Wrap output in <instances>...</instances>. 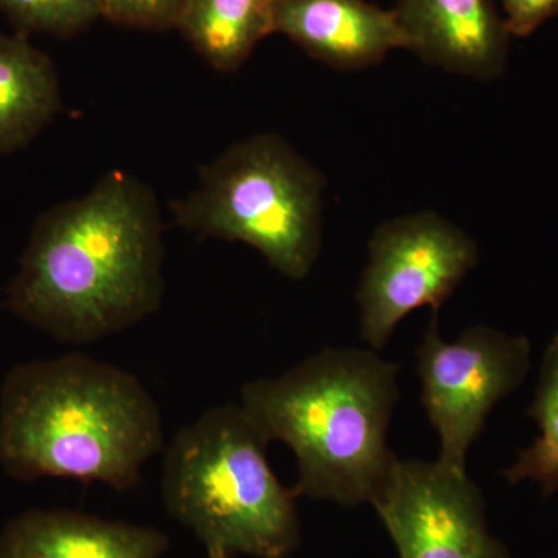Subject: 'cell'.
Here are the masks:
<instances>
[{
  "instance_id": "1",
  "label": "cell",
  "mask_w": 558,
  "mask_h": 558,
  "mask_svg": "<svg viewBox=\"0 0 558 558\" xmlns=\"http://www.w3.org/2000/svg\"><path fill=\"white\" fill-rule=\"evenodd\" d=\"M163 258L156 194L130 172L109 171L39 216L7 304L57 340L90 343L160 310Z\"/></svg>"
},
{
  "instance_id": "2",
  "label": "cell",
  "mask_w": 558,
  "mask_h": 558,
  "mask_svg": "<svg viewBox=\"0 0 558 558\" xmlns=\"http://www.w3.org/2000/svg\"><path fill=\"white\" fill-rule=\"evenodd\" d=\"M163 449L156 400L130 371L84 354L22 363L0 389V465L17 480L128 490Z\"/></svg>"
},
{
  "instance_id": "3",
  "label": "cell",
  "mask_w": 558,
  "mask_h": 558,
  "mask_svg": "<svg viewBox=\"0 0 558 558\" xmlns=\"http://www.w3.org/2000/svg\"><path fill=\"white\" fill-rule=\"evenodd\" d=\"M399 373L373 349L325 348L281 376L245 384L240 405L264 438L295 454L296 497L373 506L399 461L387 440Z\"/></svg>"
},
{
  "instance_id": "4",
  "label": "cell",
  "mask_w": 558,
  "mask_h": 558,
  "mask_svg": "<svg viewBox=\"0 0 558 558\" xmlns=\"http://www.w3.org/2000/svg\"><path fill=\"white\" fill-rule=\"evenodd\" d=\"M269 440L241 405L213 407L165 454L161 497L207 558H288L300 548L296 495L267 459Z\"/></svg>"
},
{
  "instance_id": "5",
  "label": "cell",
  "mask_w": 558,
  "mask_h": 558,
  "mask_svg": "<svg viewBox=\"0 0 558 558\" xmlns=\"http://www.w3.org/2000/svg\"><path fill=\"white\" fill-rule=\"evenodd\" d=\"M325 178L284 138L241 140L202 168L199 185L172 204L175 226L242 242L282 277L314 269L323 241Z\"/></svg>"
},
{
  "instance_id": "6",
  "label": "cell",
  "mask_w": 558,
  "mask_h": 558,
  "mask_svg": "<svg viewBox=\"0 0 558 558\" xmlns=\"http://www.w3.org/2000/svg\"><path fill=\"white\" fill-rule=\"evenodd\" d=\"M416 355L421 403L439 435L436 461L454 472H468L470 447L492 411L526 380L531 341L483 325L446 341L438 312H432Z\"/></svg>"
},
{
  "instance_id": "7",
  "label": "cell",
  "mask_w": 558,
  "mask_h": 558,
  "mask_svg": "<svg viewBox=\"0 0 558 558\" xmlns=\"http://www.w3.org/2000/svg\"><path fill=\"white\" fill-rule=\"evenodd\" d=\"M368 250L355 299L360 339L377 352L411 312H439L480 259L476 242L435 211L387 220Z\"/></svg>"
},
{
  "instance_id": "8",
  "label": "cell",
  "mask_w": 558,
  "mask_h": 558,
  "mask_svg": "<svg viewBox=\"0 0 558 558\" xmlns=\"http://www.w3.org/2000/svg\"><path fill=\"white\" fill-rule=\"evenodd\" d=\"M399 558H513L488 527L486 501L468 472L399 459L373 502Z\"/></svg>"
},
{
  "instance_id": "9",
  "label": "cell",
  "mask_w": 558,
  "mask_h": 558,
  "mask_svg": "<svg viewBox=\"0 0 558 558\" xmlns=\"http://www.w3.org/2000/svg\"><path fill=\"white\" fill-rule=\"evenodd\" d=\"M392 10L407 50L429 64L480 81L505 73L509 32L494 0H398Z\"/></svg>"
},
{
  "instance_id": "10",
  "label": "cell",
  "mask_w": 558,
  "mask_h": 558,
  "mask_svg": "<svg viewBox=\"0 0 558 558\" xmlns=\"http://www.w3.org/2000/svg\"><path fill=\"white\" fill-rule=\"evenodd\" d=\"M277 33L341 70L371 68L392 50L409 49L395 10L368 0H281Z\"/></svg>"
},
{
  "instance_id": "11",
  "label": "cell",
  "mask_w": 558,
  "mask_h": 558,
  "mask_svg": "<svg viewBox=\"0 0 558 558\" xmlns=\"http://www.w3.org/2000/svg\"><path fill=\"white\" fill-rule=\"evenodd\" d=\"M168 548L159 529L75 510H31L0 532V558H161Z\"/></svg>"
},
{
  "instance_id": "12",
  "label": "cell",
  "mask_w": 558,
  "mask_h": 558,
  "mask_svg": "<svg viewBox=\"0 0 558 558\" xmlns=\"http://www.w3.org/2000/svg\"><path fill=\"white\" fill-rule=\"evenodd\" d=\"M61 109L60 76L49 54L0 32V156L31 145Z\"/></svg>"
},
{
  "instance_id": "13",
  "label": "cell",
  "mask_w": 558,
  "mask_h": 558,
  "mask_svg": "<svg viewBox=\"0 0 558 558\" xmlns=\"http://www.w3.org/2000/svg\"><path fill=\"white\" fill-rule=\"evenodd\" d=\"M279 2L189 0L175 28L213 69L236 72L260 40L277 33Z\"/></svg>"
},
{
  "instance_id": "14",
  "label": "cell",
  "mask_w": 558,
  "mask_h": 558,
  "mask_svg": "<svg viewBox=\"0 0 558 558\" xmlns=\"http://www.w3.org/2000/svg\"><path fill=\"white\" fill-rule=\"evenodd\" d=\"M526 414L537 425L538 436L501 475L509 486L534 483L543 497H553L558 492V332L543 354L538 385Z\"/></svg>"
},
{
  "instance_id": "15",
  "label": "cell",
  "mask_w": 558,
  "mask_h": 558,
  "mask_svg": "<svg viewBox=\"0 0 558 558\" xmlns=\"http://www.w3.org/2000/svg\"><path fill=\"white\" fill-rule=\"evenodd\" d=\"M0 11L22 32L72 36L106 14V0H0Z\"/></svg>"
},
{
  "instance_id": "16",
  "label": "cell",
  "mask_w": 558,
  "mask_h": 558,
  "mask_svg": "<svg viewBox=\"0 0 558 558\" xmlns=\"http://www.w3.org/2000/svg\"><path fill=\"white\" fill-rule=\"evenodd\" d=\"M189 0H106L105 20L124 27L165 31L175 27Z\"/></svg>"
},
{
  "instance_id": "17",
  "label": "cell",
  "mask_w": 558,
  "mask_h": 558,
  "mask_svg": "<svg viewBox=\"0 0 558 558\" xmlns=\"http://www.w3.org/2000/svg\"><path fill=\"white\" fill-rule=\"evenodd\" d=\"M509 35H532L545 22L558 16V0H501Z\"/></svg>"
}]
</instances>
